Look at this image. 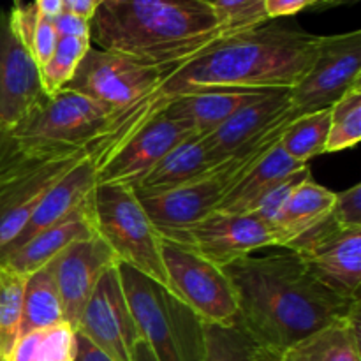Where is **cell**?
Returning <instances> with one entry per match:
<instances>
[{
    "label": "cell",
    "mask_w": 361,
    "mask_h": 361,
    "mask_svg": "<svg viewBox=\"0 0 361 361\" xmlns=\"http://www.w3.org/2000/svg\"><path fill=\"white\" fill-rule=\"evenodd\" d=\"M323 35L298 27L264 23L221 37L180 66L169 67L148 94L115 113L104 133L87 147L95 171L173 97L207 88L289 90L310 71Z\"/></svg>",
    "instance_id": "obj_1"
},
{
    "label": "cell",
    "mask_w": 361,
    "mask_h": 361,
    "mask_svg": "<svg viewBox=\"0 0 361 361\" xmlns=\"http://www.w3.org/2000/svg\"><path fill=\"white\" fill-rule=\"evenodd\" d=\"M74 361H113L108 355L101 351L99 348H95L88 338H85L83 335L76 331V356Z\"/></svg>",
    "instance_id": "obj_39"
},
{
    "label": "cell",
    "mask_w": 361,
    "mask_h": 361,
    "mask_svg": "<svg viewBox=\"0 0 361 361\" xmlns=\"http://www.w3.org/2000/svg\"><path fill=\"white\" fill-rule=\"evenodd\" d=\"M356 85H361V30L323 35L312 67L289 90V101L305 115L331 108Z\"/></svg>",
    "instance_id": "obj_11"
},
{
    "label": "cell",
    "mask_w": 361,
    "mask_h": 361,
    "mask_svg": "<svg viewBox=\"0 0 361 361\" xmlns=\"http://www.w3.org/2000/svg\"><path fill=\"white\" fill-rule=\"evenodd\" d=\"M203 2H207V4H210V6H212V4H214V2H215V0H203Z\"/></svg>",
    "instance_id": "obj_46"
},
{
    "label": "cell",
    "mask_w": 361,
    "mask_h": 361,
    "mask_svg": "<svg viewBox=\"0 0 361 361\" xmlns=\"http://www.w3.org/2000/svg\"><path fill=\"white\" fill-rule=\"evenodd\" d=\"M168 69L145 66L118 53L90 46L66 88L101 102L115 115L148 94Z\"/></svg>",
    "instance_id": "obj_13"
},
{
    "label": "cell",
    "mask_w": 361,
    "mask_h": 361,
    "mask_svg": "<svg viewBox=\"0 0 361 361\" xmlns=\"http://www.w3.org/2000/svg\"><path fill=\"white\" fill-rule=\"evenodd\" d=\"M51 23L59 37H90V20H85L67 11L53 18Z\"/></svg>",
    "instance_id": "obj_37"
},
{
    "label": "cell",
    "mask_w": 361,
    "mask_h": 361,
    "mask_svg": "<svg viewBox=\"0 0 361 361\" xmlns=\"http://www.w3.org/2000/svg\"><path fill=\"white\" fill-rule=\"evenodd\" d=\"M360 0H319L314 11L319 9H330V7H338V6H351V4H358Z\"/></svg>",
    "instance_id": "obj_43"
},
{
    "label": "cell",
    "mask_w": 361,
    "mask_h": 361,
    "mask_svg": "<svg viewBox=\"0 0 361 361\" xmlns=\"http://www.w3.org/2000/svg\"><path fill=\"white\" fill-rule=\"evenodd\" d=\"M217 39L214 9L203 0H104L90 20V41L145 66H180Z\"/></svg>",
    "instance_id": "obj_3"
},
{
    "label": "cell",
    "mask_w": 361,
    "mask_h": 361,
    "mask_svg": "<svg viewBox=\"0 0 361 361\" xmlns=\"http://www.w3.org/2000/svg\"><path fill=\"white\" fill-rule=\"evenodd\" d=\"M243 256L224 267L238 296V326L279 356L314 331L344 319L361 302L319 281L293 250Z\"/></svg>",
    "instance_id": "obj_2"
},
{
    "label": "cell",
    "mask_w": 361,
    "mask_h": 361,
    "mask_svg": "<svg viewBox=\"0 0 361 361\" xmlns=\"http://www.w3.org/2000/svg\"><path fill=\"white\" fill-rule=\"evenodd\" d=\"M76 330L69 323L23 334L6 361H74Z\"/></svg>",
    "instance_id": "obj_27"
},
{
    "label": "cell",
    "mask_w": 361,
    "mask_h": 361,
    "mask_svg": "<svg viewBox=\"0 0 361 361\" xmlns=\"http://www.w3.org/2000/svg\"><path fill=\"white\" fill-rule=\"evenodd\" d=\"M18 4H21L20 0H14V6H18Z\"/></svg>",
    "instance_id": "obj_47"
},
{
    "label": "cell",
    "mask_w": 361,
    "mask_h": 361,
    "mask_svg": "<svg viewBox=\"0 0 361 361\" xmlns=\"http://www.w3.org/2000/svg\"><path fill=\"white\" fill-rule=\"evenodd\" d=\"M62 2L63 11L85 18V20H92L97 9V0H62Z\"/></svg>",
    "instance_id": "obj_40"
},
{
    "label": "cell",
    "mask_w": 361,
    "mask_h": 361,
    "mask_svg": "<svg viewBox=\"0 0 361 361\" xmlns=\"http://www.w3.org/2000/svg\"><path fill=\"white\" fill-rule=\"evenodd\" d=\"M303 166L295 159L289 157L281 147V143L274 145L256 164L252 166L249 173L243 176L242 182L226 196L222 201L219 212H226V214H250L257 201L274 189L277 183L288 178L295 171L302 169Z\"/></svg>",
    "instance_id": "obj_24"
},
{
    "label": "cell",
    "mask_w": 361,
    "mask_h": 361,
    "mask_svg": "<svg viewBox=\"0 0 361 361\" xmlns=\"http://www.w3.org/2000/svg\"><path fill=\"white\" fill-rule=\"evenodd\" d=\"M11 147V136L9 133H6V130L0 127V159H2V155L6 154L7 148Z\"/></svg>",
    "instance_id": "obj_44"
},
{
    "label": "cell",
    "mask_w": 361,
    "mask_h": 361,
    "mask_svg": "<svg viewBox=\"0 0 361 361\" xmlns=\"http://www.w3.org/2000/svg\"><path fill=\"white\" fill-rule=\"evenodd\" d=\"M257 361H279V358L271 353L264 351V349L259 348V355H257Z\"/></svg>",
    "instance_id": "obj_45"
},
{
    "label": "cell",
    "mask_w": 361,
    "mask_h": 361,
    "mask_svg": "<svg viewBox=\"0 0 361 361\" xmlns=\"http://www.w3.org/2000/svg\"><path fill=\"white\" fill-rule=\"evenodd\" d=\"M95 185H97V173L87 155L46 192L20 235L0 254V257L69 217L76 208H80L90 197Z\"/></svg>",
    "instance_id": "obj_19"
},
{
    "label": "cell",
    "mask_w": 361,
    "mask_h": 361,
    "mask_svg": "<svg viewBox=\"0 0 361 361\" xmlns=\"http://www.w3.org/2000/svg\"><path fill=\"white\" fill-rule=\"evenodd\" d=\"M309 178H312V173H310L309 164H307L303 166L302 169L293 173V175H289L288 178L282 180L281 183H277L274 189L268 190V192L257 201L256 207L250 210V214L256 215V217L261 219L263 222H267V224L275 231V224H277L279 217H281L282 210H284L286 201L289 200L293 190H295L300 183H303Z\"/></svg>",
    "instance_id": "obj_35"
},
{
    "label": "cell",
    "mask_w": 361,
    "mask_h": 361,
    "mask_svg": "<svg viewBox=\"0 0 361 361\" xmlns=\"http://www.w3.org/2000/svg\"><path fill=\"white\" fill-rule=\"evenodd\" d=\"M319 4V0H267L268 20H281V18L295 16L305 9H314Z\"/></svg>",
    "instance_id": "obj_38"
},
{
    "label": "cell",
    "mask_w": 361,
    "mask_h": 361,
    "mask_svg": "<svg viewBox=\"0 0 361 361\" xmlns=\"http://www.w3.org/2000/svg\"><path fill=\"white\" fill-rule=\"evenodd\" d=\"M118 274L137 331L157 361H204L203 319L134 268L118 263Z\"/></svg>",
    "instance_id": "obj_4"
},
{
    "label": "cell",
    "mask_w": 361,
    "mask_h": 361,
    "mask_svg": "<svg viewBox=\"0 0 361 361\" xmlns=\"http://www.w3.org/2000/svg\"><path fill=\"white\" fill-rule=\"evenodd\" d=\"M204 361H257L259 345L238 326L204 324Z\"/></svg>",
    "instance_id": "obj_33"
},
{
    "label": "cell",
    "mask_w": 361,
    "mask_h": 361,
    "mask_svg": "<svg viewBox=\"0 0 361 361\" xmlns=\"http://www.w3.org/2000/svg\"><path fill=\"white\" fill-rule=\"evenodd\" d=\"M162 261L169 293L192 309L204 324L233 326L238 323V296L222 268L194 250L164 238Z\"/></svg>",
    "instance_id": "obj_9"
},
{
    "label": "cell",
    "mask_w": 361,
    "mask_h": 361,
    "mask_svg": "<svg viewBox=\"0 0 361 361\" xmlns=\"http://www.w3.org/2000/svg\"><path fill=\"white\" fill-rule=\"evenodd\" d=\"M331 217L342 228H361V183L342 192H335Z\"/></svg>",
    "instance_id": "obj_36"
},
{
    "label": "cell",
    "mask_w": 361,
    "mask_h": 361,
    "mask_svg": "<svg viewBox=\"0 0 361 361\" xmlns=\"http://www.w3.org/2000/svg\"><path fill=\"white\" fill-rule=\"evenodd\" d=\"M90 46V37H59L53 55L44 66L39 67L42 88L48 97L55 95L71 83L78 66L87 55Z\"/></svg>",
    "instance_id": "obj_31"
},
{
    "label": "cell",
    "mask_w": 361,
    "mask_h": 361,
    "mask_svg": "<svg viewBox=\"0 0 361 361\" xmlns=\"http://www.w3.org/2000/svg\"><path fill=\"white\" fill-rule=\"evenodd\" d=\"M48 99L41 71L14 34L9 11H0V127L11 133Z\"/></svg>",
    "instance_id": "obj_15"
},
{
    "label": "cell",
    "mask_w": 361,
    "mask_h": 361,
    "mask_svg": "<svg viewBox=\"0 0 361 361\" xmlns=\"http://www.w3.org/2000/svg\"><path fill=\"white\" fill-rule=\"evenodd\" d=\"M87 152L49 154L14 143L0 159V254L14 242L39 201Z\"/></svg>",
    "instance_id": "obj_7"
},
{
    "label": "cell",
    "mask_w": 361,
    "mask_h": 361,
    "mask_svg": "<svg viewBox=\"0 0 361 361\" xmlns=\"http://www.w3.org/2000/svg\"><path fill=\"white\" fill-rule=\"evenodd\" d=\"M267 0H215L212 4L221 37L242 34L268 23Z\"/></svg>",
    "instance_id": "obj_34"
},
{
    "label": "cell",
    "mask_w": 361,
    "mask_h": 361,
    "mask_svg": "<svg viewBox=\"0 0 361 361\" xmlns=\"http://www.w3.org/2000/svg\"><path fill=\"white\" fill-rule=\"evenodd\" d=\"M90 236H95V229L92 224L90 197H88L80 208H76L62 222L39 233L23 245L0 257V268L14 271L21 277H28L39 268L51 263L60 252H63L74 242L90 238Z\"/></svg>",
    "instance_id": "obj_20"
},
{
    "label": "cell",
    "mask_w": 361,
    "mask_h": 361,
    "mask_svg": "<svg viewBox=\"0 0 361 361\" xmlns=\"http://www.w3.org/2000/svg\"><path fill=\"white\" fill-rule=\"evenodd\" d=\"M9 16L14 34L23 42L35 63L39 67L44 66L59 42V34L51 21L39 14L34 2L18 4L9 11Z\"/></svg>",
    "instance_id": "obj_29"
},
{
    "label": "cell",
    "mask_w": 361,
    "mask_h": 361,
    "mask_svg": "<svg viewBox=\"0 0 361 361\" xmlns=\"http://www.w3.org/2000/svg\"><path fill=\"white\" fill-rule=\"evenodd\" d=\"M111 109L71 88L46 99L9 136L14 143L49 154L87 152L92 141L104 133Z\"/></svg>",
    "instance_id": "obj_8"
},
{
    "label": "cell",
    "mask_w": 361,
    "mask_h": 361,
    "mask_svg": "<svg viewBox=\"0 0 361 361\" xmlns=\"http://www.w3.org/2000/svg\"><path fill=\"white\" fill-rule=\"evenodd\" d=\"M268 90H249V88H207L189 92L168 101L161 113L169 118L183 120L196 134L207 136L224 123L233 113L247 102L254 101Z\"/></svg>",
    "instance_id": "obj_22"
},
{
    "label": "cell",
    "mask_w": 361,
    "mask_h": 361,
    "mask_svg": "<svg viewBox=\"0 0 361 361\" xmlns=\"http://www.w3.org/2000/svg\"><path fill=\"white\" fill-rule=\"evenodd\" d=\"M296 118V116H293ZM293 118L284 120L271 127L268 133L254 140L245 148L238 150L222 161L221 164L201 178L154 196H137L145 212L154 222L159 235L187 228L219 210L222 201L243 180V176L252 169V166L279 143L286 126Z\"/></svg>",
    "instance_id": "obj_5"
},
{
    "label": "cell",
    "mask_w": 361,
    "mask_h": 361,
    "mask_svg": "<svg viewBox=\"0 0 361 361\" xmlns=\"http://www.w3.org/2000/svg\"><path fill=\"white\" fill-rule=\"evenodd\" d=\"M34 6L39 11V14L49 21L59 16L60 13H63L62 0H34Z\"/></svg>",
    "instance_id": "obj_41"
},
{
    "label": "cell",
    "mask_w": 361,
    "mask_h": 361,
    "mask_svg": "<svg viewBox=\"0 0 361 361\" xmlns=\"http://www.w3.org/2000/svg\"><path fill=\"white\" fill-rule=\"evenodd\" d=\"M190 136L200 134L183 120L169 118L161 113L141 127L95 171L97 183L136 185L168 152Z\"/></svg>",
    "instance_id": "obj_16"
},
{
    "label": "cell",
    "mask_w": 361,
    "mask_h": 361,
    "mask_svg": "<svg viewBox=\"0 0 361 361\" xmlns=\"http://www.w3.org/2000/svg\"><path fill=\"white\" fill-rule=\"evenodd\" d=\"M66 323L76 330L81 312L106 270L118 259L97 235L74 242L51 261Z\"/></svg>",
    "instance_id": "obj_17"
},
{
    "label": "cell",
    "mask_w": 361,
    "mask_h": 361,
    "mask_svg": "<svg viewBox=\"0 0 361 361\" xmlns=\"http://www.w3.org/2000/svg\"><path fill=\"white\" fill-rule=\"evenodd\" d=\"M361 140V85L342 95L330 108V133L324 154H337Z\"/></svg>",
    "instance_id": "obj_32"
},
{
    "label": "cell",
    "mask_w": 361,
    "mask_h": 361,
    "mask_svg": "<svg viewBox=\"0 0 361 361\" xmlns=\"http://www.w3.org/2000/svg\"><path fill=\"white\" fill-rule=\"evenodd\" d=\"M330 133V108L305 113L293 118L282 133L281 147L300 164H309L310 159L324 154Z\"/></svg>",
    "instance_id": "obj_28"
},
{
    "label": "cell",
    "mask_w": 361,
    "mask_h": 361,
    "mask_svg": "<svg viewBox=\"0 0 361 361\" xmlns=\"http://www.w3.org/2000/svg\"><path fill=\"white\" fill-rule=\"evenodd\" d=\"M60 323H66V317H63L62 300L56 288L53 264L48 263L25 279L21 335Z\"/></svg>",
    "instance_id": "obj_26"
},
{
    "label": "cell",
    "mask_w": 361,
    "mask_h": 361,
    "mask_svg": "<svg viewBox=\"0 0 361 361\" xmlns=\"http://www.w3.org/2000/svg\"><path fill=\"white\" fill-rule=\"evenodd\" d=\"M161 236L194 250L219 268L228 267L254 250L277 247L275 231L256 215L226 214L219 210L187 228Z\"/></svg>",
    "instance_id": "obj_12"
},
{
    "label": "cell",
    "mask_w": 361,
    "mask_h": 361,
    "mask_svg": "<svg viewBox=\"0 0 361 361\" xmlns=\"http://www.w3.org/2000/svg\"><path fill=\"white\" fill-rule=\"evenodd\" d=\"M78 334L113 361H130V351L141 335L134 323L120 281L118 264L102 274L76 326Z\"/></svg>",
    "instance_id": "obj_14"
},
{
    "label": "cell",
    "mask_w": 361,
    "mask_h": 361,
    "mask_svg": "<svg viewBox=\"0 0 361 361\" xmlns=\"http://www.w3.org/2000/svg\"><path fill=\"white\" fill-rule=\"evenodd\" d=\"M289 90L274 88L236 109L224 123L203 136L210 150L219 159H228L277 123L302 115L293 109Z\"/></svg>",
    "instance_id": "obj_18"
},
{
    "label": "cell",
    "mask_w": 361,
    "mask_h": 361,
    "mask_svg": "<svg viewBox=\"0 0 361 361\" xmlns=\"http://www.w3.org/2000/svg\"><path fill=\"white\" fill-rule=\"evenodd\" d=\"M130 361H157L154 351L150 349V345L140 338L136 341V344L133 345V351H130Z\"/></svg>",
    "instance_id": "obj_42"
},
{
    "label": "cell",
    "mask_w": 361,
    "mask_h": 361,
    "mask_svg": "<svg viewBox=\"0 0 361 361\" xmlns=\"http://www.w3.org/2000/svg\"><path fill=\"white\" fill-rule=\"evenodd\" d=\"M282 249H289L323 284L348 298H358L361 286V228H342L324 219Z\"/></svg>",
    "instance_id": "obj_10"
},
{
    "label": "cell",
    "mask_w": 361,
    "mask_h": 361,
    "mask_svg": "<svg viewBox=\"0 0 361 361\" xmlns=\"http://www.w3.org/2000/svg\"><path fill=\"white\" fill-rule=\"evenodd\" d=\"M25 279L0 268V361H6L21 335Z\"/></svg>",
    "instance_id": "obj_30"
},
{
    "label": "cell",
    "mask_w": 361,
    "mask_h": 361,
    "mask_svg": "<svg viewBox=\"0 0 361 361\" xmlns=\"http://www.w3.org/2000/svg\"><path fill=\"white\" fill-rule=\"evenodd\" d=\"M335 203V192L314 182L312 178L300 183L275 224L277 247H286L310 228L330 217Z\"/></svg>",
    "instance_id": "obj_25"
},
{
    "label": "cell",
    "mask_w": 361,
    "mask_h": 361,
    "mask_svg": "<svg viewBox=\"0 0 361 361\" xmlns=\"http://www.w3.org/2000/svg\"><path fill=\"white\" fill-rule=\"evenodd\" d=\"M361 302L344 319L314 331L277 356L279 361H361Z\"/></svg>",
    "instance_id": "obj_23"
},
{
    "label": "cell",
    "mask_w": 361,
    "mask_h": 361,
    "mask_svg": "<svg viewBox=\"0 0 361 361\" xmlns=\"http://www.w3.org/2000/svg\"><path fill=\"white\" fill-rule=\"evenodd\" d=\"M101 2H104V0H97V6H99V4H101Z\"/></svg>",
    "instance_id": "obj_48"
},
{
    "label": "cell",
    "mask_w": 361,
    "mask_h": 361,
    "mask_svg": "<svg viewBox=\"0 0 361 361\" xmlns=\"http://www.w3.org/2000/svg\"><path fill=\"white\" fill-rule=\"evenodd\" d=\"M226 159H219L203 136H190L164 155L133 190L136 196H154L187 185L217 168Z\"/></svg>",
    "instance_id": "obj_21"
},
{
    "label": "cell",
    "mask_w": 361,
    "mask_h": 361,
    "mask_svg": "<svg viewBox=\"0 0 361 361\" xmlns=\"http://www.w3.org/2000/svg\"><path fill=\"white\" fill-rule=\"evenodd\" d=\"M90 214L95 235L108 243L118 263L147 275L169 291L162 261V236L133 187L97 183L90 194Z\"/></svg>",
    "instance_id": "obj_6"
}]
</instances>
